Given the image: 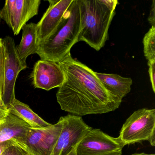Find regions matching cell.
Wrapping results in <instances>:
<instances>
[{"instance_id":"obj_11","label":"cell","mask_w":155,"mask_h":155,"mask_svg":"<svg viewBox=\"0 0 155 155\" xmlns=\"http://www.w3.org/2000/svg\"><path fill=\"white\" fill-rule=\"evenodd\" d=\"M48 2L49 6L37 24L38 44L55 31L73 0H48Z\"/></svg>"},{"instance_id":"obj_18","label":"cell","mask_w":155,"mask_h":155,"mask_svg":"<svg viewBox=\"0 0 155 155\" xmlns=\"http://www.w3.org/2000/svg\"><path fill=\"white\" fill-rule=\"evenodd\" d=\"M150 79L153 92H155V61L148 62Z\"/></svg>"},{"instance_id":"obj_3","label":"cell","mask_w":155,"mask_h":155,"mask_svg":"<svg viewBox=\"0 0 155 155\" xmlns=\"http://www.w3.org/2000/svg\"><path fill=\"white\" fill-rule=\"evenodd\" d=\"M81 31V18L78 0H73L55 31L40 42L37 54L41 60L58 62L70 53L78 42Z\"/></svg>"},{"instance_id":"obj_13","label":"cell","mask_w":155,"mask_h":155,"mask_svg":"<svg viewBox=\"0 0 155 155\" xmlns=\"http://www.w3.org/2000/svg\"><path fill=\"white\" fill-rule=\"evenodd\" d=\"M95 75L105 88L110 94L122 100L131 90L133 83L130 78H124L117 74L95 72Z\"/></svg>"},{"instance_id":"obj_23","label":"cell","mask_w":155,"mask_h":155,"mask_svg":"<svg viewBox=\"0 0 155 155\" xmlns=\"http://www.w3.org/2000/svg\"><path fill=\"white\" fill-rule=\"evenodd\" d=\"M130 155H155L154 154H147V153H135V154H131Z\"/></svg>"},{"instance_id":"obj_8","label":"cell","mask_w":155,"mask_h":155,"mask_svg":"<svg viewBox=\"0 0 155 155\" xmlns=\"http://www.w3.org/2000/svg\"><path fill=\"white\" fill-rule=\"evenodd\" d=\"M62 118L63 127L51 155H68L91 128L81 117L69 114Z\"/></svg>"},{"instance_id":"obj_10","label":"cell","mask_w":155,"mask_h":155,"mask_svg":"<svg viewBox=\"0 0 155 155\" xmlns=\"http://www.w3.org/2000/svg\"><path fill=\"white\" fill-rule=\"evenodd\" d=\"M31 78L35 88L46 91L59 87L65 79L58 62L41 59L34 65Z\"/></svg>"},{"instance_id":"obj_2","label":"cell","mask_w":155,"mask_h":155,"mask_svg":"<svg viewBox=\"0 0 155 155\" xmlns=\"http://www.w3.org/2000/svg\"><path fill=\"white\" fill-rule=\"evenodd\" d=\"M81 18L78 41H85L97 51L108 37V30L116 14L117 0H78Z\"/></svg>"},{"instance_id":"obj_9","label":"cell","mask_w":155,"mask_h":155,"mask_svg":"<svg viewBox=\"0 0 155 155\" xmlns=\"http://www.w3.org/2000/svg\"><path fill=\"white\" fill-rule=\"evenodd\" d=\"M2 40L5 48V60L4 88L2 99L8 108L16 99L15 86L18 75L26 68L21 64L18 58L14 39L7 36Z\"/></svg>"},{"instance_id":"obj_22","label":"cell","mask_w":155,"mask_h":155,"mask_svg":"<svg viewBox=\"0 0 155 155\" xmlns=\"http://www.w3.org/2000/svg\"><path fill=\"white\" fill-rule=\"evenodd\" d=\"M76 147L74 148L67 155H77V153H76Z\"/></svg>"},{"instance_id":"obj_1","label":"cell","mask_w":155,"mask_h":155,"mask_svg":"<svg viewBox=\"0 0 155 155\" xmlns=\"http://www.w3.org/2000/svg\"><path fill=\"white\" fill-rule=\"evenodd\" d=\"M58 63L65 77L57 93L62 110L81 117L108 113L119 107L122 100L110 94L95 71L73 59L71 53Z\"/></svg>"},{"instance_id":"obj_14","label":"cell","mask_w":155,"mask_h":155,"mask_svg":"<svg viewBox=\"0 0 155 155\" xmlns=\"http://www.w3.org/2000/svg\"><path fill=\"white\" fill-rule=\"evenodd\" d=\"M8 109L9 113L17 116L32 128H42L51 125L38 116L28 105L21 102L16 98L8 107Z\"/></svg>"},{"instance_id":"obj_17","label":"cell","mask_w":155,"mask_h":155,"mask_svg":"<svg viewBox=\"0 0 155 155\" xmlns=\"http://www.w3.org/2000/svg\"><path fill=\"white\" fill-rule=\"evenodd\" d=\"M5 51L2 38H0V95L2 96L4 88Z\"/></svg>"},{"instance_id":"obj_5","label":"cell","mask_w":155,"mask_h":155,"mask_svg":"<svg viewBox=\"0 0 155 155\" xmlns=\"http://www.w3.org/2000/svg\"><path fill=\"white\" fill-rule=\"evenodd\" d=\"M124 145L119 137L99 129H90L76 147L77 155H122Z\"/></svg>"},{"instance_id":"obj_19","label":"cell","mask_w":155,"mask_h":155,"mask_svg":"<svg viewBox=\"0 0 155 155\" xmlns=\"http://www.w3.org/2000/svg\"><path fill=\"white\" fill-rule=\"evenodd\" d=\"M9 114L8 110L2 101L1 96L0 95V124L3 123Z\"/></svg>"},{"instance_id":"obj_7","label":"cell","mask_w":155,"mask_h":155,"mask_svg":"<svg viewBox=\"0 0 155 155\" xmlns=\"http://www.w3.org/2000/svg\"><path fill=\"white\" fill-rule=\"evenodd\" d=\"M63 127L62 117L58 123L42 128L31 127L21 145L32 155H51Z\"/></svg>"},{"instance_id":"obj_24","label":"cell","mask_w":155,"mask_h":155,"mask_svg":"<svg viewBox=\"0 0 155 155\" xmlns=\"http://www.w3.org/2000/svg\"></svg>"},{"instance_id":"obj_20","label":"cell","mask_w":155,"mask_h":155,"mask_svg":"<svg viewBox=\"0 0 155 155\" xmlns=\"http://www.w3.org/2000/svg\"><path fill=\"white\" fill-rule=\"evenodd\" d=\"M148 21L151 27L155 28V1H152L150 12L148 18Z\"/></svg>"},{"instance_id":"obj_21","label":"cell","mask_w":155,"mask_h":155,"mask_svg":"<svg viewBox=\"0 0 155 155\" xmlns=\"http://www.w3.org/2000/svg\"><path fill=\"white\" fill-rule=\"evenodd\" d=\"M15 142L16 141L14 140H9L0 143V155H1L5 149L14 144Z\"/></svg>"},{"instance_id":"obj_4","label":"cell","mask_w":155,"mask_h":155,"mask_svg":"<svg viewBox=\"0 0 155 155\" xmlns=\"http://www.w3.org/2000/svg\"><path fill=\"white\" fill-rule=\"evenodd\" d=\"M119 137L124 146L143 141L155 145V110L142 108L133 112L125 121Z\"/></svg>"},{"instance_id":"obj_12","label":"cell","mask_w":155,"mask_h":155,"mask_svg":"<svg viewBox=\"0 0 155 155\" xmlns=\"http://www.w3.org/2000/svg\"><path fill=\"white\" fill-rule=\"evenodd\" d=\"M22 30L21 41L16 47V50L21 63L27 68V58L32 54H37L38 49L37 24L34 23L26 24Z\"/></svg>"},{"instance_id":"obj_6","label":"cell","mask_w":155,"mask_h":155,"mask_svg":"<svg viewBox=\"0 0 155 155\" xmlns=\"http://www.w3.org/2000/svg\"><path fill=\"white\" fill-rule=\"evenodd\" d=\"M40 0H7L0 11V18L12 29L19 34L27 22L38 13Z\"/></svg>"},{"instance_id":"obj_16","label":"cell","mask_w":155,"mask_h":155,"mask_svg":"<svg viewBox=\"0 0 155 155\" xmlns=\"http://www.w3.org/2000/svg\"><path fill=\"white\" fill-rule=\"evenodd\" d=\"M1 155H32L25 147L17 142L5 149Z\"/></svg>"},{"instance_id":"obj_15","label":"cell","mask_w":155,"mask_h":155,"mask_svg":"<svg viewBox=\"0 0 155 155\" xmlns=\"http://www.w3.org/2000/svg\"><path fill=\"white\" fill-rule=\"evenodd\" d=\"M143 51L146 59L155 61V28L151 27L143 39Z\"/></svg>"}]
</instances>
